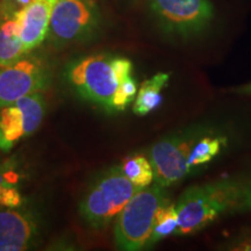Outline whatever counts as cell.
<instances>
[{
	"label": "cell",
	"mask_w": 251,
	"mask_h": 251,
	"mask_svg": "<svg viewBox=\"0 0 251 251\" xmlns=\"http://www.w3.org/2000/svg\"><path fill=\"white\" fill-rule=\"evenodd\" d=\"M41 230V216L27 202L17 208H0V251H24L36 247Z\"/></svg>",
	"instance_id": "obj_10"
},
{
	"label": "cell",
	"mask_w": 251,
	"mask_h": 251,
	"mask_svg": "<svg viewBox=\"0 0 251 251\" xmlns=\"http://www.w3.org/2000/svg\"><path fill=\"white\" fill-rule=\"evenodd\" d=\"M100 21L97 0H55L47 39L56 48L83 43L92 39Z\"/></svg>",
	"instance_id": "obj_6"
},
{
	"label": "cell",
	"mask_w": 251,
	"mask_h": 251,
	"mask_svg": "<svg viewBox=\"0 0 251 251\" xmlns=\"http://www.w3.org/2000/svg\"><path fill=\"white\" fill-rule=\"evenodd\" d=\"M137 191L120 166H113L102 172L87 190L79 205L81 218L94 230H103Z\"/></svg>",
	"instance_id": "obj_3"
},
{
	"label": "cell",
	"mask_w": 251,
	"mask_h": 251,
	"mask_svg": "<svg viewBox=\"0 0 251 251\" xmlns=\"http://www.w3.org/2000/svg\"><path fill=\"white\" fill-rule=\"evenodd\" d=\"M15 2H17V5H21V6H25L27 4H29L31 0H14Z\"/></svg>",
	"instance_id": "obj_21"
},
{
	"label": "cell",
	"mask_w": 251,
	"mask_h": 251,
	"mask_svg": "<svg viewBox=\"0 0 251 251\" xmlns=\"http://www.w3.org/2000/svg\"><path fill=\"white\" fill-rule=\"evenodd\" d=\"M234 250H242V251H251V238L244 241V242L240 243L237 247L233 248Z\"/></svg>",
	"instance_id": "obj_20"
},
{
	"label": "cell",
	"mask_w": 251,
	"mask_h": 251,
	"mask_svg": "<svg viewBox=\"0 0 251 251\" xmlns=\"http://www.w3.org/2000/svg\"><path fill=\"white\" fill-rule=\"evenodd\" d=\"M15 4L14 0H4L0 4V67L12 64L28 54L15 19Z\"/></svg>",
	"instance_id": "obj_12"
},
{
	"label": "cell",
	"mask_w": 251,
	"mask_h": 251,
	"mask_svg": "<svg viewBox=\"0 0 251 251\" xmlns=\"http://www.w3.org/2000/svg\"><path fill=\"white\" fill-rule=\"evenodd\" d=\"M126 177L133 183L137 190L148 187L155 179L151 162L144 156L135 155L127 157L120 165Z\"/></svg>",
	"instance_id": "obj_17"
},
{
	"label": "cell",
	"mask_w": 251,
	"mask_h": 251,
	"mask_svg": "<svg viewBox=\"0 0 251 251\" xmlns=\"http://www.w3.org/2000/svg\"><path fill=\"white\" fill-rule=\"evenodd\" d=\"M228 140L224 135H203L194 144L191 155L188 157L187 165L191 172H194L199 166L212 162L222 149L227 146Z\"/></svg>",
	"instance_id": "obj_15"
},
{
	"label": "cell",
	"mask_w": 251,
	"mask_h": 251,
	"mask_svg": "<svg viewBox=\"0 0 251 251\" xmlns=\"http://www.w3.org/2000/svg\"><path fill=\"white\" fill-rule=\"evenodd\" d=\"M137 83L133 76L126 78L119 85L118 90L115 91L114 98H113L112 109L113 112L125 111L128 105L133 101L137 94Z\"/></svg>",
	"instance_id": "obj_18"
},
{
	"label": "cell",
	"mask_w": 251,
	"mask_h": 251,
	"mask_svg": "<svg viewBox=\"0 0 251 251\" xmlns=\"http://www.w3.org/2000/svg\"><path fill=\"white\" fill-rule=\"evenodd\" d=\"M149 5L165 33L180 39L202 33L214 17L209 0H149Z\"/></svg>",
	"instance_id": "obj_8"
},
{
	"label": "cell",
	"mask_w": 251,
	"mask_h": 251,
	"mask_svg": "<svg viewBox=\"0 0 251 251\" xmlns=\"http://www.w3.org/2000/svg\"><path fill=\"white\" fill-rule=\"evenodd\" d=\"M46 113L42 92L0 106V150L8 152L29 137L42 124Z\"/></svg>",
	"instance_id": "obj_9"
},
{
	"label": "cell",
	"mask_w": 251,
	"mask_h": 251,
	"mask_svg": "<svg viewBox=\"0 0 251 251\" xmlns=\"http://www.w3.org/2000/svg\"><path fill=\"white\" fill-rule=\"evenodd\" d=\"M133 74V63L122 56L90 55L71 62L65 68L67 83L84 100L113 112L115 91Z\"/></svg>",
	"instance_id": "obj_2"
},
{
	"label": "cell",
	"mask_w": 251,
	"mask_h": 251,
	"mask_svg": "<svg viewBox=\"0 0 251 251\" xmlns=\"http://www.w3.org/2000/svg\"><path fill=\"white\" fill-rule=\"evenodd\" d=\"M170 75L158 72L141 84L134 99L133 112L137 117H146L162 105V90L169 84Z\"/></svg>",
	"instance_id": "obj_13"
},
{
	"label": "cell",
	"mask_w": 251,
	"mask_h": 251,
	"mask_svg": "<svg viewBox=\"0 0 251 251\" xmlns=\"http://www.w3.org/2000/svg\"><path fill=\"white\" fill-rule=\"evenodd\" d=\"M55 0H31L17 9L15 19L20 27V36L27 52L33 51L47 39Z\"/></svg>",
	"instance_id": "obj_11"
},
{
	"label": "cell",
	"mask_w": 251,
	"mask_h": 251,
	"mask_svg": "<svg viewBox=\"0 0 251 251\" xmlns=\"http://www.w3.org/2000/svg\"><path fill=\"white\" fill-rule=\"evenodd\" d=\"M164 188L157 183L141 188L126 203L114 225L119 249L137 251L147 248L157 209L169 201Z\"/></svg>",
	"instance_id": "obj_4"
},
{
	"label": "cell",
	"mask_w": 251,
	"mask_h": 251,
	"mask_svg": "<svg viewBox=\"0 0 251 251\" xmlns=\"http://www.w3.org/2000/svg\"><path fill=\"white\" fill-rule=\"evenodd\" d=\"M231 92L243 94V96H251V83H248L246 85H242L240 87H235V89L231 90Z\"/></svg>",
	"instance_id": "obj_19"
},
{
	"label": "cell",
	"mask_w": 251,
	"mask_h": 251,
	"mask_svg": "<svg viewBox=\"0 0 251 251\" xmlns=\"http://www.w3.org/2000/svg\"><path fill=\"white\" fill-rule=\"evenodd\" d=\"M209 133L211 129L207 126L194 125L175 131L153 144L149 157L156 183L169 187L190 175L187 161L194 144Z\"/></svg>",
	"instance_id": "obj_5"
},
{
	"label": "cell",
	"mask_w": 251,
	"mask_h": 251,
	"mask_svg": "<svg viewBox=\"0 0 251 251\" xmlns=\"http://www.w3.org/2000/svg\"><path fill=\"white\" fill-rule=\"evenodd\" d=\"M52 71L41 55L28 52L19 61L0 67V106L49 89Z\"/></svg>",
	"instance_id": "obj_7"
},
{
	"label": "cell",
	"mask_w": 251,
	"mask_h": 251,
	"mask_svg": "<svg viewBox=\"0 0 251 251\" xmlns=\"http://www.w3.org/2000/svg\"><path fill=\"white\" fill-rule=\"evenodd\" d=\"M178 230L188 235L202 230L220 216L251 209V179H222L188 187L176 203Z\"/></svg>",
	"instance_id": "obj_1"
},
{
	"label": "cell",
	"mask_w": 251,
	"mask_h": 251,
	"mask_svg": "<svg viewBox=\"0 0 251 251\" xmlns=\"http://www.w3.org/2000/svg\"><path fill=\"white\" fill-rule=\"evenodd\" d=\"M178 230V213L176 209V203L165 202L157 209L153 220L151 235L147 244V248L152 247L159 241L176 235Z\"/></svg>",
	"instance_id": "obj_16"
},
{
	"label": "cell",
	"mask_w": 251,
	"mask_h": 251,
	"mask_svg": "<svg viewBox=\"0 0 251 251\" xmlns=\"http://www.w3.org/2000/svg\"><path fill=\"white\" fill-rule=\"evenodd\" d=\"M20 172L13 159L0 163V208H17L26 203L20 191Z\"/></svg>",
	"instance_id": "obj_14"
}]
</instances>
